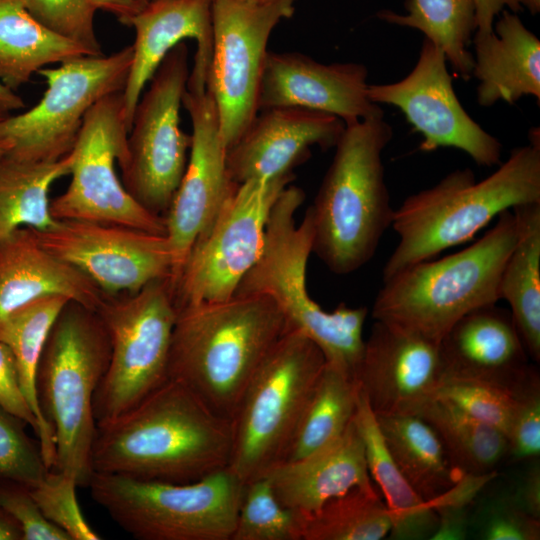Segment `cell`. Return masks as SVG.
<instances>
[{
    "mask_svg": "<svg viewBox=\"0 0 540 540\" xmlns=\"http://www.w3.org/2000/svg\"><path fill=\"white\" fill-rule=\"evenodd\" d=\"M30 229L43 248L79 269L106 295L136 293L173 273L167 236L79 220L58 221L45 231Z\"/></svg>",
    "mask_w": 540,
    "mask_h": 540,
    "instance_id": "e0dca14e",
    "label": "cell"
},
{
    "mask_svg": "<svg viewBox=\"0 0 540 540\" xmlns=\"http://www.w3.org/2000/svg\"><path fill=\"white\" fill-rule=\"evenodd\" d=\"M24 106L23 99L0 82V112L9 114L11 111L23 109Z\"/></svg>",
    "mask_w": 540,
    "mask_h": 540,
    "instance_id": "816d5d0a",
    "label": "cell"
},
{
    "mask_svg": "<svg viewBox=\"0 0 540 540\" xmlns=\"http://www.w3.org/2000/svg\"><path fill=\"white\" fill-rule=\"evenodd\" d=\"M232 421L182 382L167 379L135 407L97 425L92 472L189 483L227 468Z\"/></svg>",
    "mask_w": 540,
    "mask_h": 540,
    "instance_id": "6da1fadb",
    "label": "cell"
},
{
    "mask_svg": "<svg viewBox=\"0 0 540 540\" xmlns=\"http://www.w3.org/2000/svg\"><path fill=\"white\" fill-rule=\"evenodd\" d=\"M93 55L48 29L22 0H0V82L16 90L47 65Z\"/></svg>",
    "mask_w": 540,
    "mask_h": 540,
    "instance_id": "f1b7e54d",
    "label": "cell"
},
{
    "mask_svg": "<svg viewBox=\"0 0 540 540\" xmlns=\"http://www.w3.org/2000/svg\"><path fill=\"white\" fill-rule=\"evenodd\" d=\"M324 364L319 347L291 328L268 353L231 420L227 469L243 484L283 462Z\"/></svg>",
    "mask_w": 540,
    "mask_h": 540,
    "instance_id": "ba28073f",
    "label": "cell"
},
{
    "mask_svg": "<svg viewBox=\"0 0 540 540\" xmlns=\"http://www.w3.org/2000/svg\"><path fill=\"white\" fill-rule=\"evenodd\" d=\"M111 345L108 369L95 393L96 425L140 403L167 379L177 307L171 277L156 279L136 293L106 295L96 311Z\"/></svg>",
    "mask_w": 540,
    "mask_h": 540,
    "instance_id": "30bf717a",
    "label": "cell"
},
{
    "mask_svg": "<svg viewBox=\"0 0 540 540\" xmlns=\"http://www.w3.org/2000/svg\"><path fill=\"white\" fill-rule=\"evenodd\" d=\"M392 136L384 113L345 125L309 206L312 253L335 274H349L368 263L392 224L395 209L382 163Z\"/></svg>",
    "mask_w": 540,
    "mask_h": 540,
    "instance_id": "277c9868",
    "label": "cell"
},
{
    "mask_svg": "<svg viewBox=\"0 0 540 540\" xmlns=\"http://www.w3.org/2000/svg\"><path fill=\"white\" fill-rule=\"evenodd\" d=\"M493 473L474 475L461 472L456 482L430 505L438 517L431 540H463L469 530L468 506Z\"/></svg>",
    "mask_w": 540,
    "mask_h": 540,
    "instance_id": "b9f144b4",
    "label": "cell"
},
{
    "mask_svg": "<svg viewBox=\"0 0 540 540\" xmlns=\"http://www.w3.org/2000/svg\"><path fill=\"white\" fill-rule=\"evenodd\" d=\"M91 497L140 540H230L244 484L227 468L189 483L93 472Z\"/></svg>",
    "mask_w": 540,
    "mask_h": 540,
    "instance_id": "9c48e42d",
    "label": "cell"
},
{
    "mask_svg": "<svg viewBox=\"0 0 540 540\" xmlns=\"http://www.w3.org/2000/svg\"><path fill=\"white\" fill-rule=\"evenodd\" d=\"M6 115H8V114H5V113L0 112V120H1L2 118H4Z\"/></svg>",
    "mask_w": 540,
    "mask_h": 540,
    "instance_id": "11a10c76",
    "label": "cell"
},
{
    "mask_svg": "<svg viewBox=\"0 0 540 540\" xmlns=\"http://www.w3.org/2000/svg\"><path fill=\"white\" fill-rule=\"evenodd\" d=\"M0 508L20 526L23 540H70L61 529L42 514L28 487L0 481Z\"/></svg>",
    "mask_w": 540,
    "mask_h": 540,
    "instance_id": "f6af8a7d",
    "label": "cell"
},
{
    "mask_svg": "<svg viewBox=\"0 0 540 540\" xmlns=\"http://www.w3.org/2000/svg\"><path fill=\"white\" fill-rule=\"evenodd\" d=\"M62 295L97 311L106 294L83 272L43 248L21 227L0 240V323L36 299Z\"/></svg>",
    "mask_w": 540,
    "mask_h": 540,
    "instance_id": "d4e9b609",
    "label": "cell"
},
{
    "mask_svg": "<svg viewBox=\"0 0 540 540\" xmlns=\"http://www.w3.org/2000/svg\"><path fill=\"white\" fill-rule=\"evenodd\" d=\"M127 136L122 91L91 107L71 151L70 184L50 201L56 220L120 225L167 236L165 218L140 205L117 176L115 163L124 154Z\"/></svg>",
    "mask_w": 540,
    "mask_h": 540,
    "instance_id": "5bb4252c",
    "label": "cell"
},
{
    "mask_svg": "<svg viewBox=\"0 0 540 540\" xmlns=\"http://www.w3.org/2000/svg\"><path fill=\"white\" fill-rule=\"evenodd\" d=\"M353 418L363 441L370 477L382 491L391 516L389 539H430L437 528V514L396 466L376 416L360 388Z\"/></svg>",
    "mask_w": 540,
    "mask_h": 540,
    "instance_id": "4316f807",
    "label": "cell"
},
{
    "mask_svg": "<svg viewBox=\"0 0 540 540\" xmlns=\"http://www.w3.org/2000/svg\"><path fill=\"white\" fill-rule=\"evenodd\" d=\"M476 7V31L484 35L493 31V24L504 9L518 13L523 10L521 0H474Z\"/></svg>",
    "mask_w": 540,
    "mask_h": 540,
    "instance_id": "7dc6e473",
    "label": "cell"
},
{
    "mask_svg": "<svg viewBox=\"0 0 540 540\" xmlns=\"http://www.w3.org/2000/svg\"><path fill=\"white\" fill-rule=\"evenodd\" d=\"M0 404L25 420L37 435V420L20 386L15 359L9 347L0 341Z\"/></svg>",
    "mask_w": 540,
    "mask_h": 540,
    "instance_id": "bcb514c9",
    "label": "cell"
},
{
    "mask_svg": "<svg viewBox=\"0 0 540 540\" xmlns=\"http://www.w3.org/2000/svg\"><path fill=\"white\" fill-rule=\"evenodd\" d=\"M368 70L360 63L323 64L298 52L268 51L258 111L300 107L339 117L345 125L383 110L367 95Z\"/></svg>",
    "mask_w": 540,
    "mask_h": 540,
    "instance_id": "ffe728a7",
    "label": "cell"
},
{
    "mask_svg": "<svg viewBox=\"0 0 540 540\" xmlns=\"http://www.w3.org/2000/svg\"><path fill=\"white\" fill-rule=\"evenodd\" d=\"M479 536L485 540H538L540 520L527 514L514 496L496 499L483 511Z\"/></svg>",
    "mask_w": 540,
    "mask_h": 540,
    "instance_id": "ee69618b",
    "label": "cell"
},
{
    "mask_svg": "<svg viewBox=\"0 0 540 540\" xmlns=\"http://www.w3.org/2000/svg\"><path fill=\"white\" fill-rule=\"evenodd\" d=\"M71 152L56 161H29L7 154L0 159V240L14 230L38 231L58 224L50 213L49 190L59 178L70 174Z\"/></svg>",
    "mask_w": 540,
    "mask_h": 540,
    "instance_id": "1f68e13d",
    "label": "cell"
},
{
    "mask_svg": "<svg viewBox=\"0 0 540 540\" xmlns=\"http://www.w3.org/2000/svg\"><path fill=\"white\" fill-rule=\"evenodd\" d=\"M305 200L304 191L287 186L274 202L265 228L260 257L239 282L235 294L269 297L282 312L289 328L312 340L325 362L355 378L364 343L366 307L340 303L322 309L307 290L306 269L313 241V218L308 207L297 225L295 213Z\"/></svg>",
    "mask_w": 540,
    "mask_h": 540,
    "instance_id": "5b68a950",
    "label": "cell"
},
{
    "mask_svg": "<svg viewBox=\"0 0 540 540\" xmlns=\"http://www.w3.org/2000/svg\"><path fill=\"white\" fill-rule=\"evenodd\" d=\"M188 48H172L142 93L117 161L127 192L145 209L165 216L187 166L191 134L180 127V108L189 77Z\"/></svg>",
    "mask_w": 540,
    "mask_h": 540,
    "instance_id": "8fae6325",
    "label": "cell"
},
{
    "mask_svg": "<svg viewBox=\"0 0 540 540\" xmlns=\"http://www.w3.org/2000/svg\"><path fill=\"white\" fill-rule=\"evenodd\" d=\"M294 178L291 171L271 179H252L232 191L171 279L177 309L223 301L235 294L260 257L274 202Z\"/></svg>",
    "mask_w": 540,
    "mask_h": 540,
    "instance_id": "4fadbf2b",
    "label": "cell"
},
{
    "mask_svg": "<svg viewBox=\"0 0 540 540\" xmlns=\"http://www.w3.org/2000/svg\"><path fill=\"white\" fill-rule=\"evenodd\" d=\"M28 12L51 31L102 55L94 25V0H22Z\"/></svg>",
    "mask_w": 540,
    "mask_h": 540,
    "instance_id": "60d3db41",
    "label": "cell"
},
{
    "mask_svg": "<svg viewBox=\"0 0 540 540\" xmlns=\"http://www.w3.org/2000/svg\"><path fill=\"white\" fill-rule=\"evenodd\" d=\"M367 95L375 104L402 111L423 138L421 151L453 147L479 166L500 163L501 143L465 111L453 89L446 56L429 39L424 37L417 63L406 77L389 84H368Z\"/></svg>",
    "mask_w": 540,
    "mask_h": 540,
    "instance_id": "2e32d148",
    "label": "cell"
},
{
    "mask_svg": "<svg viewBox=\"0 0 540 540\" xmlns=\"http://www.w3.org/2000/svg\"><path fill=\"white\" fill-rule=\"evenodd\" d=\"M76 479L61 471L49 470L44 479L29 488L44 517L65 532L70 540H99L79 506Z\"/></svg>",
    "mask_w": 540,
    "mask_h": 540,
    "instance_id": "ab89813d",
    "label": "cell"
},
{
    "mask_svg": "<svg viewBox=\"0 0 540 540\" xmlns=\"http://www.w3.org/2000/svg\"><path fill=\"white\" fill-rule=\"evenodd\" d=\"M265 477L281 504L305 514L355 488L376 491L354 418L326 446L300 460L275 465Z\"/></svg>",
    "mask_w": 540,
    "mask_h": 540,
    "instance_id": "cb8c5ba5",
    "label": "cell"
},
{
    "mask_svg": "<svg viewBox=\"0 0 540 540\" xmlns=\"http://www.w3.org/2000/svg\"><path fill=\"white\" fill-rule=\"evenodd\" d=\"M444 378L520 389L535 373L510 310L495 304L461 317L439 343Z\"/></svg>",
    "mask_w": 540,
    "mask_h": 540,
    "instance_id": "7402d4cb",
    "label": "cell"
},
{
    "mask_svg": "<svg viewBox=\"0 0 540 540\" xmlns=\"http://www.w3.org/2000/svg\"><path fill=\"white\" fill-rule=\"evenodd\" d=\"M27 425L0 404V481L31 488L44 479L49 469L39 443L27 435Z\"/></svg>",
    "mask_w": 540,
    "mask_h": 540,
    "instance_id": "f35d334b",
    "label": "cell"
},
{
    "mask_svg": "<svg viewBox=\"0 0 540 540\" xmlns=\"http://www.w3.org/2000/svg\"><path fill=\"white\" fill-rule=\"evenodd\" d=\"M344 129L339 117L321 111L300 107L260 110L226 152L228 175L241 184L291 172L311 156V147H335Z\"/></svg>",
    "mask_w": 540,
    "mask_h": 540,
    "instance_id": "44dd1931",
    "label": "cell"
},
{
    "mask_svg": "<svg viewBox=\"0 0 540 540\" xmlns=\"http://www.w3.org/2000/svg\"><path fill=\"white\" fill-rule=\"evenodd\" d=\"M355 379L374 414H417L443 379L439 344L375 320Z\"/></svg>",
    "mask_w": 540,
    "mask_h": 540,
    "instance_id": "d6986e66",
    "label": "cell"
},
{
    "mask_svg": "<svg viewBox=\"0 0 540 540\" xmlns=\"http://www.w3.org/2000/svg\"><path fill=\"white\" fill-rule=\"evenodd\" d=\"M529 144L477 182L469 168L457 169L436 185L407 197L394 210L392 228L399 242L382 271L386 281L402 270L471 240L503 211L540 202V131Z\"/></svg>",
    "mask_w": 540,
    "mask_h": 540,
    "instance_id": "3957f363",
    "label": "cell"
},
{
    "mask_svg": "<svg viewBox=\"0 0 540 540\" xmlns=\"http://www.w3.org/2000/svg\"><path fill=\"white\" fill-rule=\"evenodd\" d=\"M519 390L514 391L481 380L444 378L437 388L435 397L448 401L508 437Z\"/></svg>",
    "mask_w": 540,
    "mask_h": 540,
    "instance_id": "74e56055",
    "label": "cell"
},
{
    "mask_svg": "<svg viewBox=\"0 0 540 540\" xmlns=\"http://www.w3.org/2000/svg\"><path fill=\"white\" fill-rule=\"evenodd\" d=\"M375 416L393 461L423 500L431 502L454 485L460 472L426 420L408 413Z\"/></svg>",
    "mask_w": 540,
    "mask_h": 540,
    "instance_id": "f546056e",
    "label": "cell"
},
{
    "mask_svg": "<svg viewBox=\"0 0 540 540\" xmlns=\"http://www.w3.org/2000/svg\"><path fill=\"white\" fill-rule=\"evenodd\" d=\"M247 1L261 2V1H265V0H247Z\"/></svg>",
    "mask_w": 540,
    "mask_h": 540,
    "instance_id": "9f6ffc18",
    "label": "cell"
},
{
    "mask_svg": "<svg viewBox=\"0 0 540 540\" xmlns=\"http://www.w3.org/2000/svg\"><path fill=\"white\" fill-rule=\"evenodd\" d=\"M438 434L452 466L474 475L492 473L507 456L508 439L500 430L434 397L417 413Z\"/></svg>",
    "mask_w": 540,
    "mask_h": 540,
    "instance_id": "e575fe53",
    "label": "cell"
},
{
    "mask_svg": "<svg viewBox=\"0 0 540 540\" xmlns=\"http://www.w3.org/2000/svg\"><path fill=\"white\" fill-rule=\"evenodd\" d=\"M12 148V144L7 141L0 140V159Z\"/></svg>",
    "mask_w": 540,
    "mask_h": 540,
    "instance_id": "db71d44e",
    "label": "cell"
},
{
    "mask_svg": "<svg viewBox=\"0 0 540 540\" xmlns=\"http://www.w3.org/2000/svg\"><path fill=\"white\" fill-rule=\"evenodd\" d=\"M405 14L381 10L390 24L417 29L440 47L452 69L464 80L472 77L473 54L468 46L476 31L474 0H405Z\"/></svg>",
    "mask_w": 540,
    "mask_h": 540,
    "instance_id": "d6a6232c",
    "label": "cell"
},
{
    "mask_svg": "<svg viewBox=\"0 0 540 540\" xmlns=\"http://www.w3.org/2000/svg\"><path fill=\"white\" fill-rule=\"evenodd\" d=\"M297 0H212V57L207 87L215 101L226 152L258 113L259 87L274 27L292 17Z\"/></svg>",
    "mask_w": 540,
    "mask_h": 540,
    "instance_id": "9a60e30c",
    "label": "cell"
},
{
    "mask_svg": "<svg viewBox=\"0 0 540 540\" xmlns=\"http://www.w3.org/2000/svg\"><path fill=\"white\" fill-rule=\"evenodd\" d=\"M212 0H152L129 22L135 30L133 56L122 91L123 114L131 128L136 105L158 66L186 38L196 41L192 69L208 74L212 57Z\"/></svg>",
    "mask_w": 540,
    "mask_h": 540,
    "instance_id": "603a6c76",
    "label": "cell"
},
{
    "mask_svg": "<svg viewBox=\"0 0 540 540\" xmlns=\"http://www.w3.org/2000/svg\"><path fill=\"white\" fill-rule=\"evenodd\" d=\"M69 300L62 295L42 297L16 309L0 323V341L9 347L15 359L19 383L37 420L36 436L49 470L54 467L56 459L55 437L40 411L36 375L49 331Z\"/></svg>",
    "mask_w": 540,
    "mask_h": 540,
    "instance_id": "4dcf8cb0",
    "label": "cell"
},
{
    "mask_svg": "<svg viewBox=\"0 0 540 540\" xmlns=\"http://www.w3.org/2000/svg\"><path fill=\"white\" fill-rule=\"evenodd\" d=\"M391 525L377 491L355 488L313 513H304L302 540H380Z\"/></svg>",
    "mask_w": 540,
    "mask_h": 540,
    "instance_id": "d590c367",
    "label": "cell"
},
{
    "mask_svg": "<svg viewBox=\"0 0 540 540\" xmlns=\"http://www.w3.org/2000/svg\"><path fill=\"white\" fill-rule=\"evenodd\" d=\"M152 0H94L97 9L114 15L124 25L141 12Z\"/></svg>",
    "mask_w": 540,
    "mask_h": 540,
    "instance_id": "681fc988",
    "label": "cell"
},
{
    "mask_svg": "<svg viewBox=\"0 0 540 540\" xmlns=\"http://www.w3.org/2000/svg\"><path fill=\"white\" fill-rule=\"evenodd\" d=\"M521 508L540 520V466L534 463L524 476L518 494L514 496Z\"/></svg>",
    "mask_w": 540,
    "mask_h": 540,
    "instance_id": "c3c4849f",
    "label": "cell"
},
{
    "mask_svg": "<svg viewBox=\"0 0 540 540\" xmlns=\"http://www.w3.org/2000/svg\"><path fill=\"white\" fill-rule=\"evenodd\" d=\"M111 345L98 313L69 300L55 319L36 375L41 414L53 430V469L88 487L96 434L95 393L108 369Z\"/></svg>",
    "mask_w": 540,
    "mask_h": 540,
    "instance_id": "52a82bcc",
    "label": "cell"
},
{
    "mask_svg": "<svg viewBox=\"0 0 540 540\" xmlns=\"http://www.w3.org/2000/svg\"><path fill=\"white\" fill-rule=\"evenodd\" d=\"M523 7L527 8L532 15L540 12V0H521Z\"/></svg>",
    "mask_w": 540,
    "mask_h": 540,
    "instance_id": "f5cc1de1",
    "label": "cell"
},
{
    "mask_svg": "<svg viewBox=\"0 0 540 540\" xmlns=\"http://www.w3.org/2000/svg\"><path fill=\"white\" fill-rule=\"evenodd\" d=\"M513 460L536 459L540 453V385L535 373L518 391L517 405L508 434Z\"/></svg>",
    "mask_w": 540,
    "mask_h": 540,
    "instance_id": "7bdbcfd3",
    "label": "cell"
},
{
    "mask_svg": "<svg viewBox=\"0 0 540 540\" xmlns=\"http://www.w3.org/2000/svg\"><path fill=\"white\" fill-rule=\"evenodd\" d=\"M517 236L502 270L499 293L510 312L528 356L540 360V202L512 209Z\"/></svg>",
    "mask_w": 540,
    "mask_h": 540,
    "instance_id": "83f0119b",
    "label": "cell"
},
{
    "mask_svg": "<svg viewBox=\"0 0 540 540\" xmlns=\"http://www.w3.org/2000/svg\"><path fill=\"white\" fill-rule=\"evenodd\" d=\"M0 540H23L19 524L0 508Z\"/></svg>",
    "mask_w": 540,
    "mask_h": 540,
    "instance_id": "f907efd6",
    "label": "cell"
},
{
    "mask_svg": "<svg viewBox=\"0 0 540 540\" xmlns=\"http://www.w3.org/2000/svg\"><path fill=\"white\" fill-rule=\"evenodd\" d=\"M304 513L280 503L263 476L244 484L230 540H302Z\"/></svg>",
    "mask_w": 540,
    "mask_h": 540,
    "instance_id": "8d00e7d4",
    "label": "cell"
},
{
    "mask_svg": "<svg viewBox=\"0 0 540 540\" xmlns=\"http://www.w3.org/2000/svg\"><path fill=\"white\" fill-rule=\"evenodd\" d=\"M289 326L267 296L234 294L177 309L168 379L232 420L254 374Z\"/></svg>",
    "mask_w": 540,
    "mask_h": 540,
    "instance_id": "7a4b0ae2",
    "label": "cell"
},
{
    "mask_svg": "<svg viewBox=\"0 0 540 540\" xmlns=\"http://www.w3.org/2000/svg\"><path fill=\"white\" fill-rule=\"evenodd\" d=\"M182 105L191 119L192 143L185 173L164 216L174 256L171 279L239 185L227 172L218 112L206 79L189 73Z\"/></svg>",
    "mask_w": 540,
    "mask_h": 540,
    "instance_id": "ac0fdd59",
    "label": "cell"
},
{
    "mask_svg": "<svg viewBox=\"0 0 540 540\" xmlns=\"http://www.w3.org/2000/svg\"><path fill=\"white\" fill-rule=\"evenodd\" d=\"M516 236L513 211H503L469 247L383 281L372 317L439 344L465 314L500 300V278Z\"/></svg>",
    "mask_w": 540,
    "mask_h": 540,
    "instance_id": "8992f818",
    "label": "cell"
},
{
    "mask_svg": "<svg viewBox=\"0 0 540 540\" xmlns=\"http://www.w3.org/2000/svg\"><path fill=\"white\" fill-rule=\"evenodd\" d=\"M132 45L110 55H85L37 73L47 89L39 102L0 120V140L12 144L7 155L29 161H56L68 155L87 112L99 100L123 91Z\"/></svg>",
    "mask_w": 540,
    "mask_h": 540,
    "instance_id": "7c38bea8",
    "label": "cell"
},
{
    "mask_svg": "<svg viewBox=\"0 0 540 540\" xmlns=\"http://www.w3.org/2000/svg\"><path fill=\"white\" fill-rule=\"evenodd\" d=\"M358 393L355 378L325 362L283 462L300 460L340 436L354 417Z\"/></svg>",
    "mask_w": 540,
    "mask_h": 540,
    "instance_id": "836d02e7",
    "label": "cell"
},
{
    "mask_svg": "<svg viewBox=\"0 0 540 540\" xmlns=\"http://www.w3.org/2000/svg\"><path fill=\"white\" fill-rule=\"evenodd\" d=\"M472 77L478 80L477 102L490 107L498 101L514 104L523 96L540 100V40L519 18L504 9L493 31L474 34Z\"/></svg>",
    "mask_w": 540,
    "mask_h": 540,
    "instance_id": "484cf974",
    "label": "cell"
}]
</instances>
